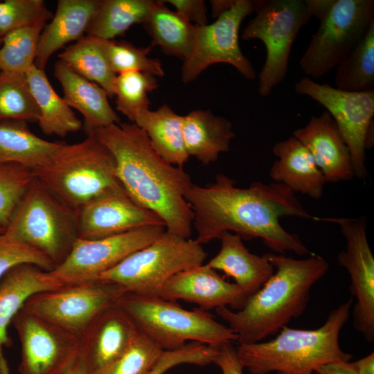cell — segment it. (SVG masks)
<instances>
[{
    "label": "cell",
    "mask_w": 374,
    "mask_h": 374,
    "mask_svg": "<svg viewBox=\"0 0 374 374\" xmlns=\"http://www.w3.org/2000/svg\"><path fill=\"white\" fill-rule=\"evenodd\" d=\"M235 183L218 174L214 182L205 186L193 184L186 191L197 242L207 243L228 231L245 240L261 238L277 253H312L297 235L287 231L279 222L283 216L317 220L305 211L296 193L280 183L254 181L245 188Z\"/></svg>",
    "instance_id": "obj_1"
},
{
    "label": "cell",
    "mask_w": 374,
    "mask_h": 374,
    "mask_svg": "<svg viewBox=\"0 0 374 374\" xmlns=\"http://www.w3.org/2000/svg\"><path fill=\"white\" fill-rule=\"evenodd\" d=\"M112 154L116 177L128 196L157 215L166 231L185 238L192 233L193 212L185 194L189 174L162 159L135 123H119L93 133Z\"/></svg>",
    "instance_id": "obj_2"
},
{
    "label": "cell",
    "mask_w": 374,
    "mask_h": 374,
    "mask_svg": "<svg viewBox=\"0 0 374 374\" xmlns=\"http://www.w3.org/2000/svg\"><path fill=\"white\" fill-rule=\"evenodd\" d=\"M264 255L276 271L262 287L240 310L227 307L215 309L237 334L238 344L260 342L303 314L312 287L329 269L326 260L315 253L305 259L274 253Z\"/></svg>",
    "instance_id": "obj_3"
},
{
    "label": "cell",
    "mask_w": 374,
    "mask_h": 374,
    "mask_svg": "<svg viewBox=\"0 0 374 374\" xmlns=\"http://www.w3.org/2000/svg\"><path fill=\"white\" fill-rule=\"evenodd\" d=\"M351 297L335 308L325 323L313 330L282 328L275 338L236 346L238 357L251 374H312L326 364L350 362V353L342 350L339 334L350 317Z\"/></svg>",
    "instance_id": "obj_4"
},
{
    "label": "cell",
    "mask_w": 374,
    "mask_h": 374,
    "mask_svg": "<svg viewBox=\"0 0 374 374\" xmlns=\"http://www.w3.org/2000/svg\"><path fill=\"white\" fill-rule=\"evenodd\" d=\"M33 176L57 198L78 212L93 199L124 190L110 151L92 134L74 144L65 143Z\"/></svg>",
    "instance_id": "obj_5"
},
{
    "label": "cell",
    "mask_w": 374,
    "mask_h": 374,
    "mask_svg": "<svg viewBox=\"0 0 374 374\" xmlns=\"http://www.w3.org/2000/svg\"><path fill=\"white\" fill-rule=\"evenodd\" d=\"M118 305L138 330L162 350L179 349L189 341L213 347L238 341L237 334L229 326L200 308L188 310L176 301L132 293H125Z\"/></svg>",
    "instance_id": "obj_6"
},
{
    "label": "cell",
    "mask_w": 374,
    "mask_h": 374,
    "mask_svg": "<svg viewBox=\"0 0 374 374\" xmlns=\"http://www.w3.org/2000/svg\"><path fill=\"white\" fill-rule=\"evenodd\" d=\"M4 232L42 253L55 267L79 238L78 212L33 177Z\"/></svg>",
    "instance_id": "obj_7"
},
{
    "label": "cell",
    "mask_w": 374,
    "mask_h": 374,
    "mask_svg": "<svg viewBox=\"0 0 374 374\" xmlns=\"http://www.w3.org/2000/svg\"><path fill=\"white\" fill-rule=\"evenodd\" d=\"M202 244L165 231L155 240L125 258L97 279L116 283L127 293L159 296L173 276L204 264Z\"/></svg>",
    "instance_id": "obj_8"
},
{
    "label": "cell",
    "mask_w": 374,
    "mask_h": 374,
    "mask_svg": "<svg viewBox=\"0 0 374 374\" xmlns=\"http://www.w3.org/2000/svg\"><path fill=\"white\" fill-rule=\"evenodd\" d=\"M254 12L256 15L244 28L241 39H258L265 46L258 92L267 97L285 80L292 45L314 15L308 0H256Z\"/></svg>",
    "instance_id": "obj_9"
},
{
    "label": "cell",
    "mask_w": 374,
    "mask_h": 374,
    "mask_svg": "<svg viewBox=\"0 0 374 374\" xmlns=\"http://www.w3.org/2000/svg\"><path fill=\"white\" fill-rule=\"evenodd\" d=\"M319 21L299 62L310 79L335 69L355 48L374 22V1L334 0Z\"/></svg>",
    "instance_id": "obj_10"
},
{
    "label": "cell",
    "mask_w": 374,
    "mask_h": 374,
    "mask_svg": "<svg viewBox=\"0 0 374 374\" xmlns=\"http://www.w3.org/2000/svg\"><path fill=\"white\" fill-rule=\"evenodd\" d=\"M125 293L116 283L96 279L39 292L23 308L80 339L93 321Z\"/></svg>",
    "instance_id": "obj_11"
},
{
    "label": "cell",
    "mask_w": 374,
    "mask_h": 374,
    "mask_svg": "<svg viewBox=\"0 0 374 374\" xmlns=\"http://www.w3.org/2000/svg\"><path fill=\"white\" fill-rule=\"evenodd\" d=\"M253 12L254 1L235 0L213 23L195 26L193 50L181 67L182 82L194 81L208 67L217 63L230 64L245 79L254 80L256 70L239 44L240 25Z\"/></svg>",
    "instance_id": "obj_12"
},
{
    "label": "cell",
    "mask_w": 374,
    "mask_h": 374,
    "mask_svg": "<svg viewBox=\"0 0 374 374\" xmlns=\"http://www.w3.org/2000/svg\"><path fill=\"white\" fill-rule=\"evenodd\" d=\"M296 93L323 105L337 124L350 153L354 175L366 176V138L373 123L374 91L350 92L321 84L306 76L294 84Z\"/></svg>",
    "instance_id": "obj_13"
},
{
    "label": "cell",
    "mask_w": 374,
    "mask_h": 374,
    "mask_svg": "<svg viewBox=\"0 0 374 374\" xmlns=\"http://www.w3.org/2000/svg\"><path fill=\"white\" fill-rule=\"evenodd\" d=\"M165 231L164 226L152 225L100 239L78 238L65 260L49 272L63 285L96 280Z\"/></svg>",
    "instance_id": "obj_14"
},
{
    "label": "cell",
    "mask_w": 374,
    "mask_h": 374,
    "mask_svg": "<svg viewBox=\"0 0 374 374\" xmlns=\"http://www.w3.org/2000/svg\"><path fill=\"white\" fill-rule=\"evenodd\" d=\"M339 224L346 239V248L337 255L339 264L349 274V290L355 299L353 321L355 330L368 342L374 341V257L366 235L364 220L319 217Z\"/></svg>",
    "instance_id": "obj_15"
},
{
    "label": "cell",
    "mask_w": 374,
    "mask_h": 374,
    "mask_svg": "<svg viewBox=\"0 0 374 374\" xmlns=\"http://www.w3.org/2000/svg\"><path fill=\"white\" fill-rule=\"evenodd\" d=\"M12 323L21 343L19 374H65L79 358V339L24 308Z\"/></svg>",
    "instance_id": "obj_16"
},
{
    "label": "cell",
    "mask_w": 374,
    "mask_h": 374,
    "mask_svg": "<svg viewBox=\"0 0 374 374\" xmlns=\"http://www.w3.org/2000/svg\"><path fill=\"white\" fill-rule=\"evenodd\" d=\"M152 225L165 226L157 215L135 203L125 190L103 194L78 211L80 239H100Z\"/></svg>",
    "instance_id": "obj_17"
},
{
    "label": "cell",
    "mask_w": 374,
    "mask_h": 374,
    "mask_svg": "<svg viewBox=\"0 0 374 374\" xmlns=\"http://www.w3.org/2000/svg\"><path fill=\"white\" fill-rule=\"evenodd\" d=\"M159 297L171 301L183 300L208 311L221 307L241 310L249 298L235 283L226 281L206 264L186 269L171 277Z\"/></svg>",
    "instance_id": "obj_18"
},
{
    "label": "cell",
    "mask_w": 374,
    "mask_h": 374,
    "mask_svg": "<svg viewBox=\"0 0 374 374\" xmlns=\"http://www.w3.org/2000/svg\"><path fill=\"white\" fill-rule=\"evenodd\" d=\"M139 330L117 304L102 312L80 339V357L88 374H96L121 356Z\"/></svg>",
    "instance_id": "obj_19"
},
{
    "label": "cell",
    "mask_w": 374,
    "mask_h": 374,
    "mask_svg": "<svg viewBox=\"0 0 374 374\" xmlns=\"http://www.w3.org/2000/svg\"><path fill=\"white\" fill-rule=\"evenodd\" d=\"M292 136L308 148L326 182L348 181L355 177L348 148L328 112L312 116Z\"/></svg>",
    "instance_id": "obj_20"
},
{
    "label": "cell",
    "mask_w": 374,
    "mask_h": 374,
    "mask_svg": "<svg viewBox=\"0 0 374 374\" xmlns=\"http://www.w3.org/2000/svg\"><path fill=\"white\" fill-rule=\"evenodd\" d=\"M64 285L49 271L36 265L21 263L8 270L0 279V371L10 374L4 347L12 344L8 328L27 300L39 292L56 290Z\"/></svg>",
    "instance_id": "obj_21"
},
{
    "label": "cell",
    "mask_w": 374,
    "mask_h": 374,
    "mask_svg": "<svg viewBox=\"0 0 374 374\" xmlns=\"http://www.w3.org/2000/svg\"><path fill=\"white\" fill-rule=\"evenodd\" d=\"M54 75L61 84L64 100L83 116L87 135L121 123L120 117L109 103L107 93L100 86L81 76L60 60L55 64Z\"/></svg>",
    "instance_id": "obj_22"
},
{
    "label": "cell",
    "mask_w": 374,
    "mask_h": 374,
    "mask_svg": "<svg viewBox=\"0 0 374 374\" xmlns=\"http://www.w3.org/2000/svg\"><path fill=\"white\" fill-rule=\"evenodd\" d=\"M275 161L270 177L294 193H300L318 199L323 192L325 177L308 148L294 136L275 143L272 148Z\"/></svg>",
    "instance_id": "obj_23"
},
{
    "label": "cell",
    "mask_w": 374,
    "mask_h": 374,
    "mask_svg": "<svg viewBox=\"0 0 374 374\" xmlns=\"http://www.w3.org/2000/svg\"><path fill=\"white\" fill-rule=\"evenodd\" d=\"M100 0H59L51 21L39 39L35 65L44 70L51 56L87 34Z\"/></svg>",
    "instance_id": "obj_24"
},
{
    "label": "cell",
    "mask_w": 374,
    "mask_h": 374,
    "mask_svg": "<svg viewBox=\"0 0 374 374\" xmlns=\"http://www.w3.org/2000/svg\"><path fill=\"white\" fill-rule=\"evenodd\" d=\"M219 239L220 249L206 265L233 278L235 283L249 298L273 275V265L265 255L259 256L251 253L242 238L235 233L226 231Z\"/></svg>",
    "instance_id": "obj_25"
},
{
    "label": "cell",
    "mask_w": 374,
    "mask_h": 374,
    "mask_svg": "<svg viewBox=\"0 0 374 374\" xmlns=\"http://www.w3.org/2000/svg\"><path fill=\"white\" fill-rule=\"evenodd\" d=\"M182 131L188 154L204 165L216 161L220 154L228 152L235 137L231 121L210 109H195L183 116Z\"/></svg>",
    "instance_id": "obj_26"
},
{
    "label": "cell",
    "mask_w": 374,
    "mask_h": 374,
    "mask_svg": "<svg viewBox=\"0 0 374 374\" xmlns=\"http://www.w3.org/2000/svg\"><path fill=\"white\" fill-rule=\"evenodd\" d=\"M63 143L39 138L27 122L0 121V164L17 163L34 170L46 164Z\"/></svg>",
    "instance_id": "obj_27"
},
{
    "label": "cell",
    "mask_w": 374,
    "mask_h": 374,
    "mask_svg": "<svg viewBox=\"0 0 374 374\" xmlns=\"http://www.w3.org/2000/svg\"><path fill=\"white\" fill-rule=\"evenodd\" d=\"M148 137L155 152L169 163L183 167L188 159L184 145L183 116L167 104L157 109L141 111L134 123Z\"/></svg>",
    "instance_id": "obj_28"
},
{
    "label": "cell",
    "mask_w": 374,
    "mask_h": 374,
    "mask_svg": "<svg viewBox=\"0 0 374 374\" xmlns=\"http://www.w3.org/2000/svg\"><path fill=\"white\" fill-rule=\"evenodd\" d=\"M26 76L39 110L38 124L44 134L65 137L81 129V121L55 92L44 70L33 65Z\"/></svg>",
    "instance_id": "obj_29"
},
{
    "label": "cell",
    "mask_w": 374,
    "mask_h": 374,
    "mask_svg": "<svg viewBox=\"0 0 374 374\" xmlns=\"http://www.w3.org/2000/svg\"><path fill=\"white\" fill-rule=\"evenodd\" d=\"M143 26L152 39V47L158 46L163 53L183 62L190 55L194 45L195 26L169 9L163 1H154Z\"/></svg>",
    "instance_id": "obj_30"
},
{
    "label": "cell",
    "mask_w": 374,
    "mask_h": 374,
    "mask_svg": "<svg viewBox=\"0 0 374 374\" xmlns=\"http://www.w3.org/2000/svg\"><path fill=\"white\" fill-rule=\"evenodd\" d=\"M153 4L152 0H100L86 35L103 39L123 35L145 21Z\"/></svg>",
    "instance_id": "obj_31"
},
{
    "label": "cell",
    "mask_w": 374,
    "mask_h": 374,
    "mask_svg": "<svg viewBox=\"0 0 374 374\" xmlns=\"http://www.w3.org/2000/svg\"><path fill=\"white\" fill-rule=\"evenodd\" d=\"M57 57L75 72L100 86L109 98L114 96L116 74L94 37L85 35L66 48Z\"/></svg>",
    "instance_id": "obj_32"
},
{
    "label": "cell",
    "mask_w": 374,
    "mask_h": 374,
    "mask_svg": "<svg viewBox=\"0 0 374 374\" xmlns=\"http://www.w3.org/2000/svg\"><path fill=\"white\" fill-rule=\"evenodd\" d=\"M335 69L337 89L350 92L374 91V22L355 48Z\"/></svg>",
    "instance_id": "obj_33"
},
{
    "label": "cell",
    "mask_w": 374,
    "mask_h": 374,
    "mask_svg": "<svg viewBox=\"0 0 374 374\" xmlns=\"http://www.w3.org/2000/svg\"><path fill=\"white\" fill-rule=\"evenodd\" d=\"M45 26L41 23L21 27L3 37L0 71L26 74L35 65L39 37Z\"/></svg>",
    "instance_id": "obj_34"
},
{
    "label": "cell",
    "mask_w": 374,
    "mask_h": 374,
    "mask_svg": "<svg viewBox=\"0 0 374 374\" xmlns=\"http://www.w3.org/2000/svg\"><path fill=\"white\" fill-rule=\"evenodd\" d=\"M39 117L26 75L0 71V121L38 122Z\"/></svg>",
    "instance_id": "obj_35"
},
{
    "label": "cell",
    "mask_w": 374,
    "mask_h": 374,
    "mask_svg": "<svg viewBox=\"0 0 374 374\" xmlns=\"http://www.w3.org/2000/svg\"><path fill=\"white\" fill-rule=\"evenodd\" d=\"M94 38L116 75L142 71L155 77L165 75L160 60L148 56L152 48L151 45L138 47L127 41Z\"/></svg>",
    "instance_id": "obj_36"
},
{
    "label": "cell",
    "mask_w": 374,
    "mask_h": 374,
    "mask_svg": "<svg viewBox=\"0 0 374 374\" xmlns=\"http://www.w3.org/2000/svg\"><path fill=\"white\" fill-rule=\"evenodd\" d=\"M158 87L157 78L145 72L128 71L116 75V109L134 123L141 111L150 109L148 94Z\"/></svg>",
    "instance_id": "obj_37"
},
{
    "label": "cell",
    "mask_w": 374,
    "mask_h": 374,
    "mask_svg": "<svg viewBox=\"0 0 374 374\" xmlns=\"http://www.w3.org/2000/svg\"><path fill=\"white\" fill-rule=\"evenodd\" d=\"M163 351L139 331L128 348L96 374H148Z\"/></svg>",
    "instance_id": "obj_38"
},
{
    "label": "cell",
    "mask_w": 374,
    "mask_h": 374,
    "mask_svg": "<svg viewBox=\"0 0 374 374\" xmlns=\"http://www.w3.org/2000/svg\"><path fill=\"white\" fill-rule=\"evenodd\" d=\"M33 177V170L22 165L0 164V226L6 228Z\"/></svg>",
    "instance_id": "obj_39"
},
{
    "label": "cell",
    "mask_w": 374,
    "mask_h": 374,
    "mask_svg": "<svg viewBox=\"0 0 374 374\" xmlns=\"http://www.w3.org/2000/svg\"><path fill=\"white\" fill-rule=\"evenodd\" d=\"M53 16L43 0L0 1V35L3 37L21 27L46 24Z\"/></svg>",
    "instance_id": "obj_40"
},
{
    "label": "cell",
    "mask_w": 374,
    "mask_h": 374,
    "mask_svg": "<svg viewBox=\"0 0 374 374\" xmlns=\"http://www.w3.org/2000/svg\"><path fill=\"white\" fill-rule=\"evenodd\" d=\"M21 263L34 264L47 271L55 268L53 262L42 253L5 232L0 233V279L11 268Z\"/></svg>",
    "instance_id": "obj_41"
},
{
    "label": "cell",
    "mask_w": 374,
    "mask_h": 374,
    "mask_svg": "<svg viewBox=\"0 0 374 374\" xmlns=\"http://www.w3.org/2000/svg\"><path fill=\"white\" fill-rule=\"evenodd\" d=\"M216 352V347L191 341L177 350H163L148 374H164L182 364L206 366L213 363Z\"/></svg>",
    "instance_id": "obj_42"
},
{
    "label": "cell",
    "mask_w": 374,
    "mask_h": 374,
    "mask_svg": "<svg viewBox=\"0 0 374 374\" xmlns=\"http://www.w3.org/2000/svg\"><path fill=\"white\" fill-rule=\"evenodd\" d=\"M175 12L191 24L202 26L208 24L206 3L203 0H166Z\"/></svg>",
    "instance_id": "obj_43"
},
{
    "label": "cell",
    "mask_w": 374,
    "mask_h": 374,
    "mask_svg": "<svg viewBox=\"0 0 374 374\" xmlns=\"http://www.w3.org/2000/svg\"><path fill=\"white\" fill-rule=\"evenodd\" d=\"M213 363L220 367L222 374H244V367L239 361L236 347L233 342L222 344L217 347Z\"/></svg>",
    "instance_id": "obj_44"
},
{
    "label": "cell",
    "mask_w": 374,
    "mask_h": 374,
    "mask_svg": "<svg viewBox=\"0 0 374 374\" xmlns=\"http://www.w3.org/2000/svg\"><path fill=\"white\" fill-rule=\"evenodd\" d=\"M317 374H359L352 362L336 361L318 367L315 372Z\"/></svg>",
    "instance_id": "obj_45"
},
{
    "label": "cell",
    "mask_w": 374,
    "mask_h": 374,
    "mask_svg": "<svg viewBox=\"0 0 374 374\" xmlns=\"http://www.w3.org/2000/svg\"><path fill=\"white\" fill-rule=\"evenodd\" d=\"M359 374H374V353L352 362Z\"/></svg>",
    "instance_id": "obj_46"
},
{
    "label": "cell",
    "mask_w": 374,
    "mask_h": 374,
    "mask_svg": "<svg viewBox=\"0 0 374 374\" xmlns=\"http://www.w3.org/2000/svg\"><path fill=\"white\" fill-rule=\"evenodd\" d=\"M235 0H213L211 1L212 15L217 18L221 14L229 10L233 4Z\"/></svg>",
    "instance_id": "obj_47"
},
{
    "label": "cell",
    "mask_w": 374,
    "mask_h": 374,
    "mask_svg": "<svg viewBox=\"0 0 374 374\" xmlns=\"http://www.w3.org/2000/svg\"><path fill=\"white\" fill-rule=\"evenodd\" d=\"M65 374H88L87 369L79 357L72 367Z\"/></svg>",
    "instance_id": "obj_48"
},
{
    "label": "cell",
    "mask_w": 374,
    "mask_h": 374,
    "mask_svg": "<svg viewBox=\"0 0 374 374\" xmlns=\"http://www.w3.org/2000/svg\"><path fill=\"white\" fill-rule=\"evenodd\" d=\"M4 231H5V229H4V228H3V227H1V226H0V233H3V232H4Z\"/></svg>",
    "instance_id": "obj_49"
},
{
    "label": "cell",
    "mask_w": 374,
    "mask_h": 374,
    "mask_svg": "<svg viewBox=\"0 0 374 374\" xmlns=\"http://www.w3.org/2000/svg\"><path fill=\"white\" fill-rule=\"evenodd\" d=\"M2 36L0 35V46L1 45V43H2Z\"/></svg>",
    "instance_id": "obj_50"
},
{
    "label": "cell",
    "mask_w": 374,
    "mask_h": 374,
    "mask_svg": "<svg viewBox=\"0 0 374 374\" xmlns=\"http://www.w3.org/2000/svg\"><path fill=\"white\" fill-rule=\"evenodd\" d=\"M0 374H1V371H0Z\"/></svg>",
    "instance_id": "obj_51"
}]
</instances>
